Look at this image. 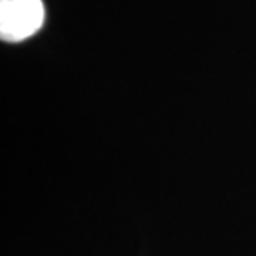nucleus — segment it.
I'll return each mask as SVG.
<instances>
[{"label": "nucleus", "mask_w": 256, "mask_h": 256, "mask_svg": "<svg viewBox=\"0 0 256 256\" xmlns=\"http://www.w3.org/2000/svg\"><path fill=\"white\" fill-rule=\"evenodd\" d=\"M45 20L42 0H0V37L20 42L38 32Z\"/></svg>", "instance_id": "f257e3e1"}]
</instances>
